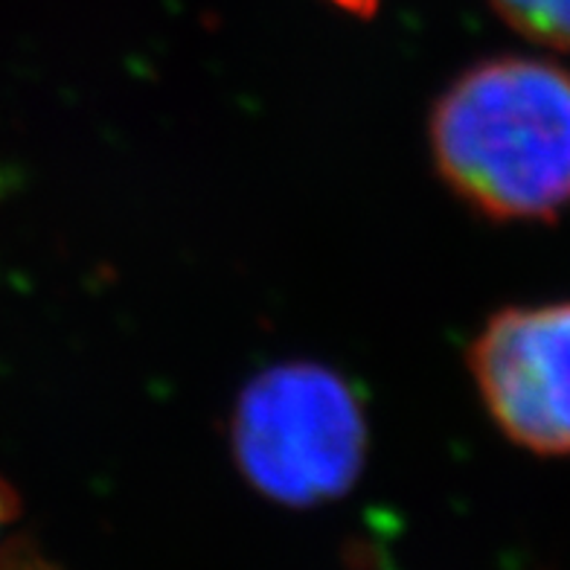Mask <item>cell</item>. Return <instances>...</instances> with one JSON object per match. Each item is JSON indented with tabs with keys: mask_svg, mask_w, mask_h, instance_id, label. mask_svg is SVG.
Returning <instances> with one entry per match:
<instances>
[{
	"mask_svg": "<svg viewBox=\"0 0 570 570\" xmlns=\"http://www.w3.org/2000/svg\"><path fill=\"white\" fill-rule=\"evenodd\" d=\"M18 515V498L16 489L9 487V483L0 481V533H3V527Z\"/></svg>",
	"mask_w": 570,
	"mask_h": 570,
	"instance_id": "5b68a950",
	"label": "cell"
},
{
	"mask_svg": "<svg viewBox=\"0 0 570 570\" xmlns=\"http://www.w3.org/2000/svg\"><path fill=\"white\" fill-rule=\"evenodd\" d=\"M230 454L259 495L317 507L346 495L367 458V416L344 375L285 361L254 375L230 411Z\"/></svg>",
	"mask_w": 570,
	"mask_h": 570,
	"instance_id": "7a4b0ae2",
	"label": "cell"
},
{
	"mask_svg": "<svg viewBox=\"0 0 570 570\" xmlns=\"http://www.w3.org/2000/svg\"><path fill=\"white\" fill-rule=\"evenodd\" d=\"M428 140L436 175L492 222H550L570 207V70L495 56L440 94Z\"/></svg>",
	"mask_w": 570,
	"mask_h": 570,
	"instance_id": "6da1fadb",
	"label": "cell"
},
{
	"mask_svg": "<svg viewBox=\"0 0 570 570\" xmlns=\"http://www.w3.org/2000/svg\"><path fill=\"white\" fill-rule=\"evenodd\" d=\"M512 30L533 45L570 53V0H489Z\"/></svg>",
	"mask_w": 570,
	"mask_h": 570,
	"instance_id": "277c9868",
	"label": "cell"
},
{
	"mask_svg": "<svg viewBox=\"0 0 570 570\" xmlns=\"http://www.w3.org/2000/svg\"><path fill=\"white\" fill-rule=\"evenodd\" d=\"M330 3H335V7L344 9V12H350L355 18H373L382 0H330Z\"/></svg>",
	"mask_w": 570,
	"mask_h": 570,
	"instance_id": "8992f818",
	"label": "cell"
},
{
	"mask_svg": "<svg viewBox=\"0 0 570 570\" xmlns=\"http://www.w3.org/2000/svg\"><path fill=\"white\" fill-rule=\"evenodd\" d=\"M469 370L507 440L544 458H568L570 303L495 312L469 346Z\"/></svg>",
	"mask_w": 570,
	"mask_h": 570,
	"instance_id": "3957f363",
	"label": "cell"
}]
</instances>
